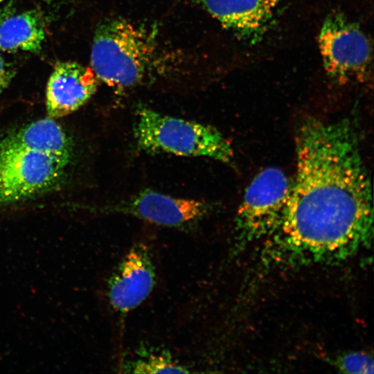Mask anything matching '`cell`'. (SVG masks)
<instances>
[{
  "instance_id": "cell-10",
  "label": "cell",
  "mask_w": 374,
  "mask_h": 374,
  "mask_svg": "<svg viewBox=\"0 0 374 374\" xmlns=\"http://www.w3.org/2000/svg\"><path fill=\"white\" fill-rule=\"evenodd\" d=\"M204 8L247 43L260 40L271 23L275 0H202Z\"/></svg>"
},
{
  "instance_id": "cell-16",
  "label": "cell",
  "mask_w": 374,
  "mask_h": 374,
  "mask_svg": "<svg viewBox=\"0 0 374 374\" xmlns=\"http://www.w3.org/2000/svg\"><path fill=\"white\" fill-rule=\"evenodd\" d=\"M3 1H5V0H0V3L3 2Z\"/></svg>"
},
{
  "instance_id": "cell-9",
  "label": "cell",
  "mask_w": 374,
  "mask_h": 374,
  "mask_svg": "<svg viewBox=\"0 0 374 374\" xmlns=\"http://www.w3.org/2000/svg\"><path fill=\"white\" fill-rule=\"evenodd\" d=\"M96 88L97 78L91 67L71 61L58 62L46 86L48 116L56 118L74 112L91 98Z\"/></svg>"
},
{
  "instance_id": "cell-4",
  "label": "cell",
  "mask_w": 374,
  "mask_h": 374,
  "mask_svg": "<svg viewBox=\"0 0 374 374\" xmlns=\"http://www.w3.org/2000/svg\"><path fill=\"white\" fill-rule=\"evenodd\" d=\"M69 163L0 141V204L26 200L53 190Z\"/></svg>"
},
{
  "instance_id": "cell-5",
  "label": "cell",
  "mask_w": 374,
  "mask_h": 374,
  "mask_svg": "<svg viewBox=\"0 0 374 374\" xmlns=\"http://www.w3.org/2000/svg\"><path fill=\"white\" fill-rule=\"evenodd\" d=\"M323 65L335 82L363 81L368 75L371 58L369 40L355 23L340 12L329 15L319 35Z\"/></svg>"
},
{
  "instance_id": "cell-7",
  "label": "cell",
  "mask_w": 374,
  "mask_h": 374,
  "mask_svg": "<svg viewBox=\"0 0 374 374\" xmlns=\"http://www.w3.org/2000/svg\"><path fill=\"white\" fill-rule=\"evenodd\" d=\"M156 267L150 246L134 243L112 272L106 296L110 309L121 318L142 304L152 292Z\"/></svg>"
},
{
  "instance_id": "cell-6",
  "label": "cell",
  "mask_w": 374,
  "mask_h": 374,
  "mask_svg": "<svg viewBox=\"0 0 374 374\" xmlns=\"http://www.w3.org/2000/svg\"><path fill=\"white\" fill-rule=\"evenodd\" d=\"M292 179L280 169L269 167L251 181L238 207L236 229L241 238L251 240L269 236L279 224L285 211Z\"/></svg>"
},
{
  "instance_id": "cell-11",
  "label": "cell",
  "mask_w": 374,
  "mask_h": 374,
  "mask_svg": "<svg viewBox=\"0 0 374 374\" xmlns=\"http://www.w3.org/2000/svg\"><path fill=\"white\" fill-rule=\"evenodd\" d=\"M0 141L8 145L35 150L69 162L73 156L71 139L62 127L49 117L24 126Z\"/></svg>"
},
{
  "instance_id": "cell-14",
  "label": "cell",
  "mask_w": 374,
  "mask_h": 374,
  "mask_svg": "<svg viewBox=\"0 0 374 374\" xmlns=\"http://www.w3.org/2000/svg\"><path fill=\"white\" fill-rule=\"evenodd\" d=\"M336 365L341 371L348 373H373V360L367 353L352 352L338 358Z\"/></svg>"
},
{
  "instance_id": "cell-1",
  "label": "cell",
  "mask_w": 374,
  "mask_h": 374,
  "mask_svg": "<svg viewBox=\"0 0 374 374\" xmlns=\"http://www.w3.org/2000/svg\"><path fill=\"white\" fill-rule=\"evenodd\" d=\"M296 172L273 245L292 259H344L373 237L369 175L348 119L305 120L296 135Z\"/></svg>"
},
{
  "instance_id": "cell-8",
  "label": "cell",
  "mask_w": 374,
  "mask_h": 374,
  "mask_svg": "<svg viewBox=\"0 0 374 374\" xmlns=\"http://www.w3.org/2000/svg\"><path fill=\"white\" fill-rule=\"evenodd\" d=\"M213 208L206 202L177 198L147 189L106 209L109 213L129 215L157 225L185 229L202 221Z\"/></svg>"
},
{
  "instance_id": "cell-15",
  "label": "cell",
  "mask_w": 374,
  "mask_h": 374,
  "mask_svg": "<svg viewBox=\"0 0 374 374\" xmlns=\"http://www.w3.org/2000/svg\"><path fill=\"white\" fill-rule=\"evenodd\" d=\"M13 75V69L0 55V94L9 85Z\"/></svg>"
},
{
  "instance_id": "cell-12",
  "label": "cell",
  "mask_w": 374,
  "mask_h": 374,
  "mask_svg": "<svg viewBox=\"0 0 374 374\" xmlns=\"http://www.w3.org/2000/svg\"><path fill=\"white\" fill-rule=\"evenodd\" d=\"M45 38L42 21L36 12L26 11L0 23V51H39Z\"/></svg>"
},
{
  "instance_id": "cell-13",
  "label": "cell",
  "mask_w": 374,
  "mask_h": 374,
  "mask_svg": "<svg viewBox=\"0 0 374 374\" xmlns=\"http://www.w3.org/2000/svg\"><path fill=\"white\" fill-rule=\"evenodd\" d=\"M121 372L126 373H186L190 371L175 359L169 352L140 348L129 359L124 360Z\"/></svg>"
},
{
  "instance_id": "cell-3",
  "label": "cell",
  "mask_w": 374,
  "mask_h": 374,
  "mask_svg": "<svg viewBox=\"0 0 374 374\" xmlns=\"http://www.w3.org/2000/svg\"><path fill=\"white\" fill-rule=\"evenodd\" d=\"M133 134L137 148L146 153L203 157L227 163L233 158L229 142L215 127L144 107L136 111Z\"/></svg>"
},
{
  "instance_id": "cell-2",
  "label": "cell",
  "mask_w": 374,
  "mask_h": 374,
  "mask_svg": "<svg viewBox=\"0 0 374 374\" xmlns=\"http://www.w3.org/2000/svg\"><path fill=\"white\" fill-rule=\"evenodd\" d=\"M158 53L154 37L146 30L125 19H107L95 33L91 69L107 85L130 88L158 69Z\"/></svg>"
}]
</instances>
